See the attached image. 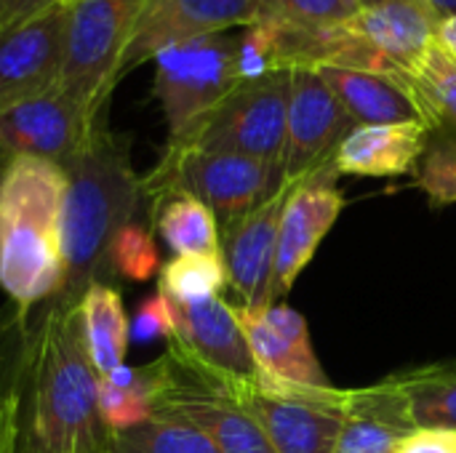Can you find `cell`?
I'll return each mask as SVG.
<instances>
[{
  "label": "cell",
  "mask_w": 456,
  "mask_h": 453,
  "mask_svg": "<svg viewBox=\"0 0 456 453\" xmlns=\"http://www.w3.org/2000/svg\"><path fill=\"white\" fill-rule=\"evenodd\" d=\"M0 453H16V406L8 392L0 395Z\"/></svg>",
  "instance_id": "obj_36"
},
{
  "label": "cell",
  "mask_w": 456,
  "mask_h": 453,
  "mask_svg": "<svg viewBox=\"0 0 456 453\" xmlns=\"http://www.w3.org/2000/svg\"><path fill=\"white\" fill-rule=\"evenodd\" d=\"M107 453H219L208 435L184 419L152 417L150 422L115 433Z\"/></svg>",
  "instance_id": "obj_28"
},
{
  "label": "cell",
  "mask_w": 456,
  "mask_h": 453,
  "mask_svg": "<svg viewBox=\"0 0 456 453\" xmlns=\"http://www.w3.org/2000/svg\"><path fill=\"white\" fill-rule=\"evenodd\" d=\"M168 304L174 315V336L168 342L184 350L224 387L259 379V368L246 334L235 318L232 304L224 296L198 304H179L168 299Z\"/></svg>",
  "instance_id": "obj_15"
},
{
  "label": "cell",
  "mask_w": 456,
  "mask_h": 453,
  "mask_svg": "<svg viewBox=\"0 0 456 453\" xmlns=\"http://www.w3.org/2000/svg\"><path fill=\"white\" fill-rule=\"evenodd\" d=\"M347 27L387 64L395 77L436 43L438 19L422 0H387L361 8Z\"/></svg>",
  "instance_id": "obj_18"
},
{
  "label": "cell",
  "mask_w": 456,
  "mask_h": 453,
  "mask_svg": "<svg viewBox=\"0 0 456 453\" xmlns=\"http://www.w3.org/2000/svg\"><path fill=\"white\" fill-rule=\"evenodd\" d=\"M152 96L158 99L168 142L184 136L238 83V35L216 32L160 51L155 59Z\"/></svg>",
  "instance_id": "obj_8"
},
{
  "label": "cell",
  "mask_w": 456,
  "mask_h": 453,
  "mask_svg": "<svg viewBox=\"0 0 456 453\" xmlns=\"http://www.w3.org/2000/svg\"><path fill=\"white\" fill-rule=\"evenodd\" d=\"M174 336V315H171V304L168 299L155 291L152 296L142 299V304L136 307L134 323H131V339L150 344L155 339H171Z\"/></svg>",
  "instance_id": "obj_32"
},
{
  "label": "cell",
  "mask_w": 456,
  "mask_h": 453,
  "mask_svg": "<svg viewBox=\"0 0 456 453\" xmlns=\"http://www.w3.org/2000/svg\"><path fill=\"white\" fill-rule=\"evenodd\" d=\"M361 8H371V5H382V3H387V0H355Z\"/></svg>",
  "instance_id": "obj_39"
},
{
  "label": "cell",
  "mask_w": 456,
  "mask_h": 453,
  "mask_svg": "<svg viewBox=\"0 0 456 453\" xmlns=\"http://www.w3.org/2000/svg\"><path fill=\"white\" fill-rule=\"evenodd\" d=\"M104 123V117H91L59 85L0 112V166L11 158H40L64 168L91 144Z\"/></svg>",
  "instance_id": "obj_12"
},
{
  "label": "cell",
  "mask_w": 456,
  "mask_h": 453,
  "mask_svg": "<svg viewBox=\"0 0 456 453\" xmlns=\"http://www.w3.org/2000/svg\"><path fill=\"white\" fill-rule=\"evenodd\" d=\"M69 0H0V29Z\"/></svg>",
  "instance_id": "obj_35"
},
{
  "label": "cell",
  "mask_w": 456,
  "mask_h": 453,
  "mask_svg": "<svg viewBox=\"0 0 456 453\" xmlns=\"http://www.w3.org/2000/svg\"><path fill=\"white\" fill-rule=\"evenodd\" d=\"M430 133L425 123L355 125L339 144L334 166L350 176H403L419 168Z\"/></svg>",
  "instance_id": "obj_19"
},
{
  "label": "cell",
  "mask_w": 456,
  "mask_h": 453,
  "mask_svg": "<svg viewBox=\"0 0 456 453\" xmlns=\"http://www.w3.org/2000/svg\"><path fill=\"white\" fill-rule=\"evenodd\" d=\"M398 453H456V435L454 433L419 430L398 449Z\"/></svg>",
  "instance_id": "obj_34"
},
{
  "label": "cell",
  "mask_w": 456,
  "mask_h": 453,
  "mask_svg": "<svg viewBox=\"0 0 456 453\" xmlns=\"http://www.w3.org/2000/svg\"><path fill=\"white\" fill-rule=\"evenodd\" d=\"M80 320L96 374L104 376L123 366L131 344V323L118 288L110 283H94L80 299Z\"/></svg>",
  "instance_id": "obj_22"
},
{
  "label": "cell",
  "mask_w": 456,
  "mask_h": 453,
  "mask_svg": "<svg viewBox=\"0 0 456 453\" xmlns=\"http://www.w3.org/2000/svg\"><path fill=\"white\" fill-rule=\"evenodd\" d=\"M155 366L152 417H174L211 438L219 453H275L256 419L198 366L184 350L168 342Z\"/></svg>",
  "instance_id": "obj_5"
},
{
  "label": "cell",
  "mask_w": 456,
  "mask_h": 453,
  "mask_svg": "<svg viewBox=\"0 0 456 453\" xmlns=\"http://www.w3.org/2000/svg\"><path fill=\"white\" fill-rule=\"evenodd\" d=\"M358 11L361 5L355 0H259V19H275L297 27L342 24Z\"/></svg>",
  "instance_id": "obj_31"
},
{
  "label": "cell",
  "mask_w": 456,
  "mask_h": 453,
  "mask_svg": "<svg viewBox=\"0 0 456 453\" xmlns=\"http://www.w3.org/2000/svg\"><path fill=\"white\" fill-rule=\"evenodd\" d=\"M232 310L246 334L259 376L289 382V384H305V387H334L323 374L315 352L299 350L281 331H275L265 318V310H246V307H232Z\"/></svg>",
  "instance_id": "obj_21"
},
{
  "label": "cell",
  "mask_w": 456,
  "mask_h": 453,
  "mask_svg": "<svg viewBox=\"0 0 456 453\" xmlns=\"http://www.w3.org/2000/svg\"><path fill=\"white\" fill-rule=\"evenodd\" d=\"M64 192L67 174L51 160L11 158L0 166V288L19 312L16 326L61 286Z\"/></svg>",
  "instance_id": "obj_3"
},
{
  "label": "cell",
  "mask_w": 456,
  "mask_h": 453,
  "mask_svg": "<svg viewBox=\"0 0 456 453\" xmlns=\"http://www.w3.org/2000/svg\"><path fill=\"white\" fill-rule=\"evenodd\" d=\"M155 366H118L99 376V417L110 435L152 419Z\"/></svg>",
  "instance_id": "obj_25"
},
{
  "label": "cell",
  "mask_w": 456,
  "mask_h": 453,
  "mask_svg": "<svg viewBox=\"0 0 456 453\" xmlns=\"http://www.w3.org/2000/svg\"><path fill=\"white\" fill-rule=\"evenodd\" d=\"M417 187L433 206L456 203V128H438L430 133L428 152L417 168Z\"/></svg>",
  "instance_id": "obj_29"
},
{
  "label": "cell",
  "mask_w": 456,
  "mask_h": 453,
  "mask_svg": "<svg viewBox=\"0 0 456 453\" xmlns=\"http://www.w3.org/2000/svg\"><path fill=\"white\" fill-rule=\"evenodd\" d=\"M433 13H436V19L441 21V19H452L456 16V0H422Z\"/></svg>",
  "instance_id": "obj_38"
},
{
  "label": "cell",
  "mask_w": 456,
  "mask_h": 453,
  "mask_svg": "<svg viewBox=\"0 0 456 453\" xmlns=\"http://www.w3.org/2000/svg\"><path fill=\"white\" fill-rule=\"evenodd\" d=\"M265 318L270 320V326L275 331H281L289 342H294L299 350H307V352H315L313 350V339H310V328H307V320L286 307V304H273V307H265Z\"/></svg>",
  "instance_id": "obj_33"
},
{
  "label": "cell",
  "mask_w": 456,
  "mask_h": 453,
  "mask_svg": "<svg viewBox=\"0 0 456 453\" xmlns=\"http://www.w3.org/2000/svg\"><path fill=\"white\" fill-rule=\"evenodd\" d=\"M67 40V3L0 29V112L61 85Z\"/></svg>",
  "instance_id": "obj_10"
},
{
  "label": "cell",
  "mask_w": 456,
  "mask_h": 453,
  "mask_svg": "<svg viewBox=\"0 0 456 453\" xmlns=\"http://www.w3.org/2000/svg\"><path fill=\"white\" fill-rule=\"evenodd\" d=\"M265 430L275 453H334L350 390L254 379L224 387Z\"/></svg>",
  "instance_id": "obj_9"
},
{
  "label": "cell",
  "mask_w": 456,
  "mask_h": 453,
  "mask_svg": "<svg viewBox=\"0 0 456 453\" xmlns=\"http://www.w3.org/2000/svg\"><path fill=\"white\" fill-rule=\"evenodd\" d=\"M286 184L283 168L235 152H208L166 144L155 168L142 176L150 211L168 198H195L211 208L219 227L254 211Z\"/></svg>",
  "instance_id": "obj_4"
},
{
  "label": "cell",
  "mask_w": 456,
  "mask_h": 453,
  "mask_svg": "<svg viewBox=\"0 0 456 453\" xmlns=\"http://www.w3.org/2000/svg\"><path fill=\"white\" fill-rule=\"evenodd\" d=\"M409 403L393 376L350 390L342 435L334 453H398V449L417 435Z\"/></svg>",
  "instance_id": "obj_17"
},
{
  "label": "cell",
  "mask_w": 456,
  "mask_h": 453,
  "mask_svg": "<svg viewBox=\"0 0 456 453\" xmlns=\"http://www.w3.org/2000/svg\"><path fill=\"white\" fill-rule=\"evenodd\" d=\"M291 99V69L240 80L184 136L166 144L208 152H235L281 166L286 147V117ZM283 168V166H281Z\"/></svg>",
  "instance_id": "obj_7"
},
{
  "label": "cell",
  "mask_w": 456,
  "mask_h": 453,
  "mask_svg": "<svg viewBox=\"0 0 456 453\" xmlns=\"http://www.w3.org/2000/svg\"><path fill=\"white\" fill-rule=\"evenodd\" d=\"M425 112L430 131L456 128V59L433 43L395 75Z\"/></svg>",
  "instance_id": "obj_23"
},
{
  "label": "cell",
  "mask_w": 456,
  "mask_h": 453,
  "mask_svg": "<svg viewBox=\"0 0 456 453\" xmlns=\"http://www.w3.org/2000/svg\"><path fill=\"white\" fill-rule=\"evenodd\" d=\"M353 128L355 120L347 115L318 69H291L286 147L281 163L283 179L302 182L321 171L337 168V150Z\"/></svg>",
  "instance_id": "obj_11"
},
{
  "label": "cell",
  "mask_w": 456,
  "mask_h": 453,
  "mask_svg": "<svg viewBox=\"0 0 456 453\" xmlns=\"http://www.w3.org/2000/svg\"><path fill=\"white\" fill-rule=\"evenodd\" d=\"M110 270L112 275H120L131 283L152 280V275L160 272V256L152 232L144 224H126L110 248Z\"/></svg>",
  "instance_id": "obj_30"
},
{
  "label": "cell",
  "mask_w": 456,
  "mask_h": 453,
  "mask_svg": "<svg viewBox=\"0 0 456 453\" xmlns=\"http://www.w3.org/2000/svg\"><path fill=\"white\" fill-rule=\"evenodd\" d=\"M67 192L61 206L64 278L56 296L37 312H61L80 304L94 283H107L110 248L115 235L134 222L144 203L142 176L134 171L128 139L112 133L107 123L91 144L64 166Z\"/></svg>",
  "instance_id": "obj_2"
},
{
  "label": "cell",
  "mask_w": 456,
  "mask_h": 453,
  "mask_svg": "<svg viewBox=\"0 0 456 453\" xmlns=\"http://www.w3.org/2000/svg\"><path fill=\"white\" fill-rule=\"evenodd\" d=\"M152 219L158 235L174 251V256L222 254L219 222L211 214V208L203 206L200 200L184 195L168 198L158 208H152Z\"/></svg>",
  "instance_id": "obj_26"
},
{
  "label": "cell",
  "mask_w": 456,
  "mask_h": 453,
  "mask_svg": "<svg viewBox=\"0 0 456 453\" xmlns=\"http://www.w3.org/2000/svg\"><path fill=\"white\" fill-rule=\"evenodd\" d=\"M291 182H286L270 200L235 222L219 227L222 262L227 272V288L232 291V307L265 310L275 304V256H278V227L286 208Z\"/></svg>",
  "instance_id": "obj_13"
},
{
  "label": "cell",
  "mask_w": 456,
  "mask_h": 453,
  "mask_svg": "<svg viewBox=\"0 0 456 453\" xmlns=\"http://www.w3.org/2000/svg\"><path fill=\"white\" fill-rule=\"evenodd\" d=\"M337 168L321 171L310 179L291 182L286 208L278 227V256H275V302L289 296L299 272L313 262L321 240L334 227L345 208V195L337 187Z\"/></svg>",
  "instance_id": "obj_16"
},
{
  "label": "cell",
  "mask_w": 456,
  "mask_h": 453,
  "mask_svg": "<svg viewBox=\"0 0 456 453\" xmlns=\"http://www.w3.org/2000/svg\"><path fill=\"white\" fill-rule=\"evenodd\" d=\"M436 43H438L446 53H452L456 59V16H452V19H441V21H438Z\"/></svg>",
  "instance_id": "obj_37"
},
{
  "label": "cell",
  "mask_w": 456,
  "mask_h": 453,
  "mask_svg": "<svg viewBox=\"0 0 456 453\" xmlns=\"http://www.w3.org/2000/svg\"><path fill=\"white\" fill-rule=\"evenodd\" d=\"M326 85L337 93L355 125H395V123H425V112L409 88L385 72L323 67L318 69ZM430 128V125H428Z\"/></svg>",
  "instance_id": "obj_20"
},
{
  "label": "cell",
  "mask_w": 456,
  "mask_h": 453,
  "mask_svg": "<svg viewBox=\"0 0 456 453\" xmlns=\"http://www.w3.org/2000/svg\"><path fill=\"white\" fill-rule=\"evenodd\" d=\"M417 430L456 435V363H436L393 374Z\"/></svg>",
  "instance_id": "obj_24"
},
{
  "label": "cell",
  "mask_w": 456,
  "mask_h": 453,
  "mask_svg": "<svg viewBox=\"0 0 456 453\" xmlns=\"http://www.w3.org/2000/svg\"><path fill=\"white\" fill-rule=\"evenodd\" d=\"M259 19V0H150L123 56V77L160 51L248 27Z\"/></svg>",
  "instance_id": "obj_14"
},
{
  "label": "cell",
  "mask_w": 456,
  "mask_h": 453,
  "mask_svg": "<svg viewBox=\"0 0 456 453\" xmlns=\"http://www.w3.org/2000/svg\"><path fill=\"white\" fill-rule=\"evenodd\" d=\"M227 272L222 254H182L160 264L158 291L179 304H198L222 296Z\"/></svg>",
  "instance_id": "obj_27"
},
{
  "label": "cell",
  "mask_w": 456,
  "mask_h": 453,
  "mask_svg": "<svg viewBox=\"0 0 456 453\" xmlns=\"http://www.w3.org/2000/svg\"><path fill=\"white\" fill-rule=\"evenodd\" d=\"M21 328L11 398L16 453H107L110 430L99 417V374L91 363L80 304L35 312Z\"/></svg>",
  "instance_id": "obj_1"
},
{
  "label": "cell",
  "mask_w": 456,
  "mask_h": 453,
  "mask_svg": "<svg viewBox=\"0 0 456 453\" xmlns=\"http://www.w3.org/2000/svg\"><path fill=\"white\" fill-rule=\"evenodd\" d=\"M150 0H69V40L61 88L91 115L104 117L123 56Z\"/></svg>",
  "instance_id": "obj_6"
}]
</instances>
